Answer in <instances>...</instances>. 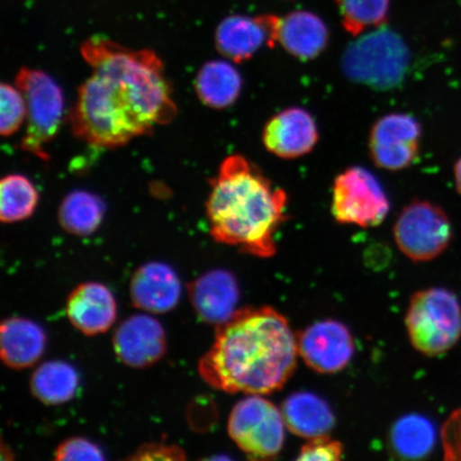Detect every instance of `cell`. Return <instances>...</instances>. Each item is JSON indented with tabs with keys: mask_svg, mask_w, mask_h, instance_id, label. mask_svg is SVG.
I'll return each instance as SVG.
<instances>
[{
	"mask_svg": "<svg viewBox=\"0 0 461 461\" xmlns=\"http://www.w3.org/2000/svg\"><path fill=\"white\" fill-rule=\"evenodd\" d=\"M422 126L408 113H389L375 122L368 138L374 164L388 171L411 167L419 157Z\"/></svg>",
	"mask_w": 461,
	"mask_h": 461,
	"instance_id": "30bf717a",
	"label": "cell"
},
{
	"mask_svg": "<svg viewBox=\"0 0 461 461\" xmlns=\"http://www.w3.org/2000/svg\"><path fill=\"white\" fill-rule=\"evenodd\" d=\"M79 385L75 368L65 361L44 362L31 379L32 394L48 405H60L71 401Z\"/></svg>",
	"mask_w": 461,
	"mask_h": 461,
	"instance_id": "603a6c76",
	"label": "cell"
},
{
	"mask_svg": "<svg viewBox=\"0 0 461 461\" xmlns=\"http://www.w3.org/2000/svg\"><path fill=\"white\" fill-rule=\"evenodd\" d=\"M437 440L434 424L420 414H407L396 420L390 434L392 451L402 459H422L432 452Z\"/></svg>",
	"mask_w": 461,
	"mask_h": 461,
	"instance_id": "7402d4cb",
	"label": "cell"
},
{
	"mask_svg": "<svg viewBox=\"0 0 461 461\" xmlns=\"http://www.w3.org/2000/svg\"><path fill=\"white\" fill-rule=\"evenodd\" d=\"M46 334L41 326L24 317H11L0 326V356L5 366L23 370L44 354Z\"/></svg>",
	"mask_w": 461,
	"mask_h": 461,
	"instance_id": "d6986e66",
	"label": "cell"
},
{
	"mask_svg": "<svg viewBox=\"0 0 461 461\" xmlns=\"http://www.w3.org/2000/svg\"><path fill=\"white\" fill-rule=\"evenodd\" d=\"M262 140L269 153L280 158L304 157L320 140L312 114L301 107L285 109L265 124Z\"/></svg>",
	"mask_w": 461,
	"mask_h": 461,
	"instance_id": "5bb4252c",
	"label": "cell"
},
{
	"mask_svg": "<svg viewBox=\"0 0 461 461\" xmlns=\"http://www.w3.org/2000/svg\"><path fill=\"white\" fill-rule=\"evenodd\" d=\"M0 132L4 137L14 135L27 119L24 95L16 86L2 84L0 86Z\"/></svg>",
	"mask_w": 461,
	"mask_h": 461,
	"instance_id": "4316f807",
	"label": "cell"
},
{
	"mask_svg": "<svg viewBox=\"0 0 461 461\" xmlns=\"http://www.w3.org/2000/svg\"><path fill=\"white\" fill-rule=\"evenodd\" d=\"M130 460H184L185 452L180 447L154 442L141 446L131 455Z\"/></svg>",
	"mask_w": 461,
	"mask_h": 461,
	"instance_id": "4dcf8cb0",
	"label": "cell"
},
{
	"mask_svg": "<svg viewBox=\"0 0 461 461\" xmlns=\"http://www.w3.org/2000/svg\"><path fill=\"white\" fill-rule=\"evenodd\" d=\"M188 290L195 312L206 324L221 325L238 311L240 287L228 270H211L193 281Z\"/></svg>",
	"mask_w": 461,
	"mask_h": 461,
	"instance_id": "9a60e30c",
	"label": "cell"
},
{
	"mask_svg": "<svg viewBox=\"0 0 461 461\" xmlns=\"http://www.w3.org/2000/svg\"><path fill=\"white\" fill-rule=\"evenodd\" d=\"M130 293L136 308L151 313H167L180 302L181 281L169 265L151 262L142 265L132 275Z\"/></svg>",
	"mask_w": 461,
	"mask_h": 461,
	"instance_id": "e0dca14e",
	"label": "cell"
},
{
	"mask_svg": "<svg viewBox=\"0 0 461 461\" xmlns=\"http://www.w3.org/2000/svg\"><path fill=\"white\" fill-rule=\"evenodd\" d=\"M39 198L36 186L28 177L5 176L0 184V219L5 223L25 221L36 211Z\"/></svg>",
	"mask_w": 461,
	"mask_h": 461,
	"instance_id": "d4e9b609",
	"label": "cell"
},
{
	"mask_svg": "<svg viewBox=\"0 0 461 461\" xmlns=\"http://www.w3.org/2000/svg\"><path fill=\"white\" fill-rule=\"evenodd\" d=\"M15 86L24 95L27 104V124L20 148L42 160H49L45 146L54 140L60 129L65 97L60 86L43 71L23 68Z\"/></svg>",
	"mask_w": 461,
	"mask_h": 461,
	"instance_id": "8992f818",
	"label": "cell"
},
{
	"mask_svg": "<svg viewBox=\"0 0 461 461\" xmlns=\"http://www.w3.org/2000/svg\"><path fill=\"white\" fill-rule=\"evenodd\" d=\"M281 411L286 428L294 435L307 439L330 434L336 423L330 405L310 392H297L288 396Z\"/></svg>",
	"mask_w": 461,
	"mask_h": 461,
	"instance_id": "ffe728a7",
	"label": "cell"
},
{
	"mask_svg": "<svg viewBox=\"0 0 461 461\" xmlns=\"http://www.w3.org/2000/svg\"><path fill=\"white\" fill-rule=\"evenodd\" d=\"M447 460H461V408L452 412L441 430Z\"/></svg>",
	"mask_w": 461,
	"mask_h": 461,
	"instance_id": "f546056e",
	"label": "cell"
},
{
	"mask_svg": "<svg viewBox=\"0 0 461 461\" xmlns=\"http://www.w3.org/2000/svg\"><path fill=\"white\" fill-rule=\"evenodd\" d=\"M104 214L105 205L101 198L84 190H75L62 201L59 222L68 233L86 236L101 226Z\"/></svg>",
	"mask_w": 461,
	"mask_h": 461,
	"instance_id": "cb8c5ba5",
	"label": "cell"
},
{
	"mask_svg": "<svg viewBox=\"0 0 461 461\" xmlns=\"http://www.w3.org/2000/svg\"><path fill=\"white\" fill-rule=\"evenodd\" d=\"M405 321L413 348L425 356L445 354L461 338V304L446 288L432 287L414 294Z\"/></svg>",
	"mask_w": 461,
	"mask_h": 461,
	"instance_id": "5b68a950",
	"label": "cell"
},
{
	"mask_svg": "<svg viewBox=\"0 0 461 461\" xmlns=\"http://www.w3.org/2000/svg\"><path fill=\"white\" fill-rule=\"evenodd\" d=\"M298 354L317 373L342 371L353 359L354 338L348 328L334 320L317 321L298 334Z\"/></svg>",
	"mask_w": 461,
	"mask_h": 461,
	"instance_id": "8fae6325",
	"label": "cell"
},
{
	"mask_svg": "<svg viewBox=\"0 0 461 461\" xmlns=\"http://www.w3.org/2000/svg\"><path fill=\"white\" fill-rule=\"evenodd\" d=\"M80 53L92 72L79 86L68 117L79 140L95 147L120 148L175 119L172 86L155 51L92 37Z\"/></svg>",
	"mask_w": 461,
	"mask_h": 461,
	"instance_id": "6da1fadb",
	"label": "cell"
},
{
	"mask_svg": "<svg viewBox=\"0 0 461 461\" xmlns=\"http://www.w3.org/2000/svg\"><path fill=\"white\" fill-rule=\"evenodd\" d=\"M394 240L413 262H429L442 255L453 240L451 221L439 205L417 200L396 219Z\"/></svg>",
	"mask_w": 461,
	"mask_h": 461,
	"instance_id": "ba28073f",
	"label": "cell"
},
{
	"mask_svg": "<svg viewBox=\"0 0 461 461\" xmlns=\"http://www.w3.org/2000/svg\"><path fill=\"white\" fill-rule=\"evenodd\" d=\"M243 89V77L228 61L206 62L195 78V91L204 105L224 109L239 100Z\"/></svg>",
	"mask_w": 461,
	"mask_h": 461,
	"instance_id": "44dd1931",
	"label": "cell"
},
{
	"mask_svg": "<svg viewBox=\"0 0 461 461\" xmlns=\"http://www.w3.org/2000/svg\"><path fill=\"white\" fill-rule=\"evenodd\" d=\"M68 321L86 336H97L111 330L117 320V303L111 290L99 282H86L68 297Z\"/></svg>",
	"mask_w": 461,
	"mask_h": 461,
	"instance_id": "2e32d148",
	"label": "cell"
},
{
	"mask_svg": "<svg viewBox=\"0 0 461 461\" xmlns=\"http://www.w3.org/2000/svg\"><path fill=\"white\" fill-rule=\"evenodd\" d=\"M454 177L455 184H456V189L458 194L461 195V158L456 161L454 166Z\"/></svg>",
	"mask_w": 461,
	"mask_h": 461,
	"instance_id": "1f68e13d",
	"label": "cell"
},
{
	"mask_svg": "<svg viewBox=\"0 0 461 461\" xmlns=\"http://www.w3.org/2000/svg\"><path fill=\"white\" fill-rule=\"evenodd\" d=\"M326 23L310 11H294L280 19L278 43L299 60H313L330 44Z\"/></svg>",
	"mask_w": 461,
	"mask_h": 461,
	"instance_id": "ac0fdd59",
	"label": "cell"
},
{
	"mask_svg": "<svg viewBox=\"0 0 461 461\" xmlns=\"http://www.w3.org/2000/svg\"><path fill=\"white\" fill-rule=\"evenodd\" d=\"M287 195L241 155L222 161L211 181L206 216L218 243L258 258L276 255V233L285 221Z\"/></svg>",
	"mask_w": 461,
	"mask_h": 461,
	"instance_id": "3957f363",
	"label": "cell"
},
{
	"mask_svg": "<svg viewBox=\"0 0 461 461\" xmlns=\"http://www.w3.org/2000/svg\"><path fill=\"white\" fill-rule=\"evenodd\" d=\"M341 63L350 82L375 91H390L405 79L411 50L399 33L384 25L351 42Z\"/></svg>",
	"mask_w": 461,
	"mask_h": 461,
	"instance_id": "277c9868",
	"label": "cell"
},
{
	"mask_svg": "<svg viewBox=\"0 0 461 461\" xmlns=\"http://www.w3.org/2000/svg\"><path fill=\"white\" fill-rule=\"evenodd\" d=\"M113 348L118 359L125 366L132 368L151 366L166 354L164 327L154 317L132 315L115 330Z\"/></svg>",
	"mask_w": 461,
	"mask_h": 461,
	"instance_id": "4fadbf2b",
	"label": "cell"
},
{
	"mask_svg": "<svg viewBox=\"0 0 461 461\" xmlns=\"http://www.w3.org/2000/svg\"><path fill=\"white\" fill-rule=\"evenodd\" d=\"M285 420L278 407L263 395L249 394L233 407L228 432L251 459L278 456L285 441Z\"/></svg>",
	"mask_w": 461,
	"mask_h": 461,
	"instance_id": "52a82bcc",
	"label": "cell"
},
{
	"mask_svg": "<svg viewBox=\"0 0 461 461\" xmlns=\"http://www.w3.org/2000/svg\"><path fill=\"white\" fill-rule=\"evenodd\" d=\"M344 447L341 442L328 435L309 439L299 452L298 460L336 461L342 458Z\"/></svg>",
	"mask_w": 461,
	"mask_h": 461,
	"instance_id": "83f0119b",
	"label": "cell"
},
{
	"mask_svg": "<svg viewBox=\"0 0 461 461\" xmlns=\"http://www.w3.org/2000/svg\"><path fill=\"white\" fill-rule=\"evenodd\" d=\"M346 32L358 37L367 28L384 26L388 20L390 0H336Z\"/></svg>",
	"mask_w": 461,
	"mask_h": 461,
	"instance_id": "484cf974",
	"label": "cell"
},
{
	"mask_svg": "<svg viewBox=\"0 0 461 461\" xmlns=\"http://www.w3.org/2000/svg\"><path fill=\"white\" fill-rule=\"evenodd\" d=\"M297 337L273 308H245L217 326L215 342L199 362L211 387L267 395L284 388L296 368Z\"/></svg>",
	"mask_w": 461,
	"mask_h": 461,
	"instance_id": "7a4b0ae2",
	"label": "cell"
},
{
	"mask_svg": "<svg viewBox=\"0 0 461 461\" xmlns=\"http://www.w3.org/2000/svg\"><path fill=\"white\" fill-rule=\"evenodd\" d=\"M389 211L390 202L382 184L363 167H349L334 180L331 212L338 222L376 227L387 218Z\"/></svg>",
	"mask_w": 461,
	"mask_h": 461,
	"instance_id": "9c48e42d",
	"label": "cell"
},
{
	"mask_svg": "<svg viewBox=\"0 0 461 461\" xmlns=\"http://www.w3.org/2000/svg\"><path fill=\"white\" fill-rule=\"evenodd\" d=\"M280 17L232 15L221 22L215 32L219 53L235 63L250 60L263 46L278 43Z\"/></svg>",
	"mask_w": 461,
	"mask_h": 461,
	"instance_id": "7c38bea8",
	"label": "cell"
},
{
	"mask_svg": "<svg viewBox=\"0 0 461 461\" xmlns=\"http://www.w3.org/2000/svg\"><path fill=\"white\" fill-rule=\"evenodd\" d=\"M56 460H104L101 448L82 437H73L60 443L55 451Z\"/></svg>",
	"mask_w": 461,
	"mask_h": 461,
	"instance_id": "f1b7e54d",
	"label": "cell"
}]
</instances>
